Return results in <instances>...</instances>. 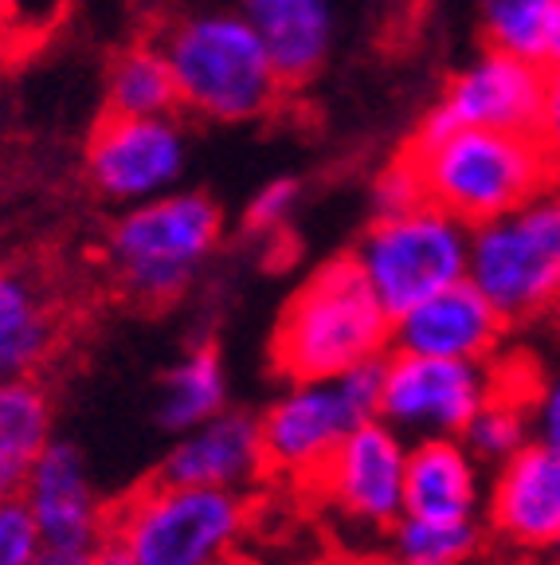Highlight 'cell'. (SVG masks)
Instances as JSON below:
<instances>
[{
    "label": "cell",
    "instance_id": "obj_1",
    "mask_svg": "<svg viewBox=\"0 0 560 565\" xmlns=\"http://www.w3.org/2000/svg\"><path fill=\"white\" fill-rule=\"evenodd\" d=\"M403 158L412 161L423 196L471 228L560 181V161L541 134L443 122L435 115L420 122Z\"/></svg>",
    "mask_w": 560,
    "mask_h": 565
},
{
    "label": "cell",
    "instance_id": "obj_2",
    "mask_svg": "<svg viewBox=\"0 0 560 565\" xmlns=\"http://www.w3.org/2000/svg\"><path fill=\"white\" fill-rule=\"evenodd\" d=\"M392 350V315L380 307L353 256L314 267L282 307L271 365L287 381H322L380 362Z\"/></svg>",
    "mask_w": 560,
    "mask_h": 565
},
{
    "label": "cell",
    "instance_id": "obj_3",
    "mask_svg": "<svg viewBox=\"0 0 560 565\" xmlns=\"http://www.w3.org/2000/svg\"><path fill=\"white\" fill-rule=\"evenodd\" d=\"M161 52L176 83V106L204 122H255L287 90L263 35L244 12H193L165 28Z\"/></svg>",
    "mask_w": 560,
    "mask_h": 565
},
{
    "label": "cell",
    "instance_id": "obj_4",
    "mask_svg": "<svg viewBox=\"0 0 560 565\" xmlns=\"http://www.w3.org/2000/svg\"><path fill=\"white\" fill-rule=\"evenodd\" d=\"M224 239V212L208 193L169 189L149 201L118 209L106 232V264L118 287L141 307L181 299L216 256Z\"/></svg>",
    "mask_w": 560,
    "mask_h": 565
},
{
    "label": "cell",
    "instance_id": "obj_5",
    "mask_svg": "<svg viewBox=\"0 0 560 565\" xmlns=\"http://www.w3.org/2000/svg\"><path fill=\"white\" fill-rule=\"evenodd\" d=\"M247 519V494L158 476L110 514L106 542L133 565H231Z\"/></svg>",
    "mask_w": 560,
    "mask_h": 565
},
{
    "label": "cell",
    "instance_id": "obj_6",
    "mask_svg": "<svg viewBox=\"0 0 560 565\" xmlns=\"http://www.w3.org/2000/svg\"><path fill=\"white\" fill-rule=\"evenodd\" d=\"M466 279L509 327L552 315L560 302V181L474 224Z\"/></svg>",
    "mask_w": 560,
    "mask_h": 565
},
{
    "label": "cell",
    "instance_id": "obj_7",
    "mask_svg": "<svg viewBox=\"0 0 560 565\" xmlns=\"http://www.w3.org/2000/svg\"><path fill=\"white\" fill-rule=\"evenodd\" d=\"M466 256L471 224L431 201L373 216L353 247V264L392 318L439 287L466 279Z\"/></svg>",
    "mask_w": 560,
    "mask_h": 565
},
{
    "label": "cell",
    "instance_id": "obj_8",
    "mask_svg": "<svg viewBox=\"0 0 560 565\" xmlns=\"http://www.w3.org/2000/svg\"><path fill=\"white\" fill-rule=\"evenodd\" d=\"M380 377H385V358L353 365L337 377L290 381L259 416L267 471L290 479H314L325 459L333 456V448L360 420L377 416Z\"/></svg>",
    "mask_w": 560,
    "mask_h": 565
},
{
    "label": "cell",
    "instance_id": "obj_9",
    "mask_svg": "<svg viewBox=\"0 0 560 565\" xmlns=\"http://www.w3.org/2000/svg\"><path fill=\"white\" fill-rule=\"evenodd\" d=\"M498 385V362H459V358L388 350L377 416L392 424L408 444L428 436H463L471 416L491 401Z\"/></svg>",
    "mask_w": 560,
    "mask_h": 565
},
{
    "label": "cell",
    "instance_id": "obj_10",
    "mask_svg": "<svg viewBox=\"0 0 560 565\" xmlns=\"http://www.w3.org/2000/svg\"><path fill=\"white\" fill-rule=\"evenodd\" d=\"M408 440L380 416H368L345 436L314 476L322 503L357 534L385 539L403 514Z\"/></svg>",
    "mask_w": 560,
    "mask_h": 565
},
{
    "label": "cell",
    "instance_id": "obj_11",
    "mask_svg": "<svg viewBox=\"0 0 560 565\" xmlns=\"http://www.w3.org/2000/svg\"><path fill=\"white\" fill-rule=\"evenodd\" d=\"M184 166H189V134L176 122V115H103L83 153L90 189L115 209L176 189Z\"/></svg>",
    "mask_w": 560,
    "mask_h": 565
},
{
    "label": "cell",
    "instance_id": "obj_12",
    "mask_svg": "<svg viewBox=\"0 0 560 565\" xmlns=\"http://www.w3.org/2000/svg\"><path fill=\"white\" fill-rule=\"evenodd\" d=\"M549 95V67L529 55L491 47L451 75L431 115L443 122L537 134Z\"/></svg>",
    "mask_w": 560,
    "mask_h": 565
},
{
    "label": "cell",
    "instance_id": "obj_13",
    "mask_svg": "<svg viewBox=\"0 0 560 565\" xmlns=\"http://www.w3.org/2000/svg\"><path fill=\"white\" fill-rule=\"evenodd\" d=\"M482 522L517 554H560V451L529 440L498 463L486 483Z\"/></svg>",
    "mask_w": 560,
    "mask_h": 565
},
{
    "label": "cell",
    "instance_id": "obj_14",
    "mask_svg": "<svg viewBox=\"0 0 560 565\" xmlns=\"http://www.w3.org/2000/svg\"><path fill=\"white\" fill-rule=\"evenodd\" d=\"M509 322L471 279L439 287L392 318V350L459 362H498Z\"/></svg>",
    "mask_w": 560,
    "mask_h": 565
},
{
    "label": "cell",
    "instance_id": "obj_15",
    "mask_svg": "<svg viewBox=\"0 0 560 565\" xmlns=\"http://www.w3.org/2000/svg\"><path fill=\"white\" fill-rule=\"evenodd\" d=\"M20 494H24L28 511L35 514V526H40V539L47 550L95 554L106 542L110 519H106L103 499L90 483L87 459L75 444H47Z\"/></svg>",
    "mask_w": 560,
    "mask_h": 565
},
{
    "label": "cell",
    "instance_id": "obj_16",
    "mask_svg": "<svg viewBox=\"0 0 560 565\" xmlns=\"http://www.w3.org/2000/svg\"><path fill=\"white\" fill-rule=\"evenodd\" d=\"M158 476L169 483L247 494V487L267 476L259 416L244 408H224L189 433H176V444L165 451Z\"/></svg>",
    "mask_w": 560,
    "mask_h": 565
},
{
    "label": "cell",
    "instance_id": "obj_17",
    "mask_svg": "<svg viewBox=\"0 0 560 565\" xmlns=\"http://www.w3.org/2000/svg\"><path fill=\"white\" fill-rule=\"evenodd\" d=\"M486 476L459 436H428L408 444L403 511L428 519H482Z\"/></svg>",
    "mask_w": 560,
    "mask_h": 565
},
{
    "label": "cell",
    "instance_id": "obj_18",
    "mask_svg": "<svg viewBox=\"0 0 560 565\" xmlns=\"http://www.w3.org/2000/svg\"><path fill=\"white\" fill-rule=\"evenodd\" d=\"M239 12L263 35L287 87L310 83L333 47V0H239Z\"/></svg>",
    "mask_w": 560,
    "mask_h": 565
},
{
    "label": "cell",
    "instance_id": "obj_19",
    "mask_svg": "<svg viewBox=\"0 0 560 565\" xmlns=\"http://www.w3.org/2000/svg\"><path fill=\"white\" fill-rule=\"evenodd\" d=\"M55 315L44 291L17 267L0 264V381L32 377L55 345Z\"/></svg>",
    "mask_w": 560,
    "mask_h": 565
},
{
    "label": "cell",
    "instance_id": "obj_20",
    "mask_svg": "<svg viewBox=\"0 0 560 565\" xmlns=\"http://www.w3.org/2000/svg\"><path fill=\"white\" fill-rule=\"evenodd\" d=\"M52 401L32 377L0 381V499L20 494L52 444Z\"/></svg>",
    "mask_w": 560,
    "mask_h": 565
},
{
    "label": "cell",
    "instance_id": "obj_21",
    "mask_svg": "<svg viewBox=\"0 0 560 565\" xmlns=\"http://www.w3.org/2000/svg\"><path fill=\"white\" fill-rule=\"evenodd\" d=\"M228 408V365L216 345H193L158 385V420L165 433H189Z\"/></svg>",
    "mask_w": 560,
    "mask_h": 565
},
{
    "label": "cell",
    "instance_id": "obj_22",
    "mask_svg": "<svg viewBox=\"0 0 560 565\" xmlns=\"http://www.w3.org/2000/svg\"><path fill=\"white\" fill-rule=\"evenodd\" d=\"M176 83L158 44H133L118 52L106 71V115L161 118L176 115Z\"/></svg>",
    "mask_w": 560,
    "mask_h": 565
},
{
    "label": "cell",
    "instance_id": "obj_23",
    "mask_svg": "<svg viewBox=\"0 0 560 565\" xmlns=\"http://www.w3.org/2000/svg\"><path fill=\"white\" fill-rule=\"evenodd\" d=\"M529 385H534V381H529ZM529 385L502 381V385L491 393V401L471 416V424H466L463 436H459L486 471H494L498 463H506L509 456H517V451L534 440Z\"/></svg>",
    "mask_w": 560,
    "mask_h": 565
},
{
    "label": "cell",
    "instance_id": "obj_24",
    "mask_svg": "<svg viewBox=\"0 0 560 565\" xmlns=\"http://www.w3.org/2000/svg\"><path fill=\"white\" fill-rule=\"evenodd\" d=\"M396 557L408 562H474L486 542V522L482 519H428V514H408L392 522L385 534Z\"/></svg>",
    "mask_w": 560,
    "mask_h": 565
},
{
    "label": "cell",
    "instance_id": "obj_25",
    "mask_svg": "<svg viewBox=\"0 0 560 565\" xmlns=\"http://www.w3.org/2000/svg\"><path fill=\"white\" fill-rule=\"evenodd\" d=\"M552 9L557 0H478L482 40L502 52L541 60Z\"/></svg>",
    "mask_w": 560,
    "mask_h": 565
},
{
    "label": "cell",
    "instance_id": "obj_26",
    "mask_svg": "<svg viewBox=\"0 0 560 565\" xmlns=\"http://www.w3.org/2000/svg\"><path fill=\"white\" fill-rule=\"evenodd\" d=\"M40 554H44V539L24 494L0 499V565H32Z\"/></svg>",
    "mask_w": 560,
    "mask_h": 565
},
{
    "label": "cell",
    "instance_id": "obj_27",
    "mask_svg": "<svg viewBox=\"0 0 560 565\" xmlns=\"http://www.w3.org/2000/svg\"><path fill=\"white\" fill-rule=\"evenodd\" d=\"M298 201H302V181H298V177H271V181L247 201L244 224L255 236L279 232V228H287L290 216L298 212Z\"/></svg>",
    "mask_w": 560,
    "mask_h": 565
},
{
    "label": "cell",
    "instance_id": "obj_28",
    "mask_svg": "<svg viewBox=\"0 0 560 565\" xmlns=\"http://www.w3.org/2000/svg\"><path fill=\"white\" fill-rule=\"evenodd\" d=\"M428 201L423 196L420 177H416L412 161L408 158H396L392 166L380 169V177L373 181V209L380 212H400V209H412V204Z\"/></svg>",
    "mask_w": 560,
    "mask_h": 565
},
{
    "label": "cell",
    "instance_id": "obj_29",
    "mask_svg": "<svg viewBox=\"0 0 560 565\" xmlns=\"http://www.w3.org/2000/svg\"><path fill=\"white\" fill-rule=\"evenodd\" d=\"M529 413H534V440L560 451V365L529 385Z\"/></svg>",
    "mask_w": 560,
    "mask_h": 565
},
{
    "label": "cell",
    "instance_id": "obj_30",
    "mask_svg": "<svg viewBox=\"0 0 560 565\" xmlns=\"http://www.w3.org/2000/svg\"><path fill=\"white\" fill-rule=\"evenodd\" d=\"M537 134H541L545 146H549L560 161V71H549V95H545V115H541V130Z\"/></svg>",
    "mask_w": 560,
    "mask_h": 565
},
{
    "label": "cell",
    "instance_id": "obj_31",
    "mask_svg": "<svg viewBox=\"0 0 560 565\" xmlns=\"http://www.w3.org/2000/svg\"><path fill=\"white\" fill-rule=\"evenodd\" d=\"M28 47H32V44L20 35V28L12 24V17L4 12V4H0V75H4V71H9L12 63L28 52Z\"/></svg>",
    "mask_w": 560,
    "mask_h": 565
},
{
    "label": "cell",
    "instance_id": "obj_32",
    "mask_svg": "<svg viewBox=\"0 0 560 565\" xmlns=\"http://www.w3.org/2000/svg\"><path fill=\"white\" fill-rule=\"evenodd\" d=\"M541 63L549 71H560V0L549 17V32H545V47H541Z\"/></svg>",
    "mask_w": 560,
    "mask_h": 565
},
{
    "label": "cell",
    "instance_id": "obj_33",
    "mask_svg": "<svg viewBox=\"0 0 560 565\" xmlns=\"http://www.w3.org/2000/svg\"><path fill=\"white\" fill-rule=\"evenodd\" d=\"M32 565H90V554H71V550H47Z\"/></svg>",
    "mask_w": 560,
    "mask_h": 565
},
{
    "label": "cell",
    "instance_id": "obj_34",
    "mask_svg": "<svg viewBox=\"0 0 560 565\" xmlns=\"http://www.w3.org/2000/svg\"><path fill=\"white\" fill-rule=\"evenodd\" d=\"M90 565H133V562L126 554H118V550L110 546V542H103V546H98L95 554H90Z\"/></svg>",
    "mask_w": 560,
    "mask_h": 565
},
{
    "label": "cell",
    "instance_id": "obj_35",
    "mask_svg": "<svg viewBox=\"0 0 560 565\" xmlns=\"http://www.w3.org/2000/svg\"><path fill=\"white\" fill-rule=\"evenodd\" d=\"M380 565H474V562H408V557H388V562H380Z\"/></svg>",
    "mask_w": 560,
    "mask_h": 565
},
{
    "label": "cell",
    "instance_id": "obj_36",
    "mask_svg": "<svg viewBox=\"0 0 560 565\" xmlns=\"http://www.w3.org/2000/svg\"><path fill=\"white\" fill-rule=\"evenodd\" d=\"M4 126H9V103H4V95H0V134H4Z\"/></svg>",
    "mask_w": 560,
    "mask_h": 565
},
{
    "label": "cell",
    "instance_id": "obj_37",
    "mask_svg": "<svg viewBox=\"0 0 560 565\" xmlns=\"http://www.w3.org/2000/svg\"><path fill=\"white\" fill-rule=\"evenodd\" d=\"M549 318H552V322H557V334H560V302H557V307H552V315H549Z\"/></svg>",
    "mask_w": 560,
    "mask_h": 565
},
{
    "label": "cell",
    "instance_id": "obj_38",
    "mask_svg": "<svg viewBox=\"0 0 560 565\" xmlns=\"http://www.w3.org/2000/svg\"><path fill=\"white\" fill-rule=\"evenodd\" d=\"M552 565H560V554H557V562H552Z\"/></svg>",
    "mask_w": 560,
    "mask_h": 565
}]
</instances>
